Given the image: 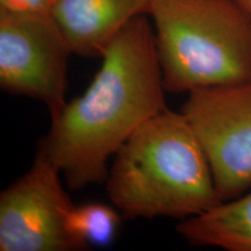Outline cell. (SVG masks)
Instances as JSON below:
<instances>
[{"mask_svg":"<svg viewBox=\"0 0 251 251\" xmlns=\"http://www.w3.org/2000/svg\"><path fill=\"white\" fill-rule=\"evenodd\" d=\"M45 150L0 194V251H85L68 227L74 202Z\"/></svg>","mask_w":251,"mask_h":251,"instance_id":"cell-6","label":"cell"},{"mask_svg":"<svg viewBox=\"0 0 251 251\" xmlns=\"http://www.w3.org/2000/svg\"><path fill=\"white\" fill-rule=\"evenodd\" d=\"M71 48L50 13L0 9V87L43 102L55 118L67 105Z\"/></svg>","mask_w":251,"mask_h":251,"instance_id":"cell-4","label":"cell"},{"mask_svg":"<svg viewBox=\"0 0 251 251\" xmlns=\"http://www.w3.org/2000/svg\"><path fill=\"white\" fill-rule=\"evenodd\" d=\"M235 1L251 17V0H235Z\"/></svg>","mask_w":251,"mask_h":251,"instance_id":"cell-11","label":"cell"},{"mask_svg":"<svg viewBox=\"0 0 251 251\" xmlns=\"http://www.w3.org/2000/svg\"><path fill=\"white\" fill-rule=\"evenodd\" d=\"M152 0H54L50 15L70 46L72 54L101 57L124 28L149 15Z\"/></svg>","mask_w":251,"mask_h":251,"instance_id":"cell-7","label":"cell"},{"mask_svg":"<svg viewBox=\"0 0 251 251\" xmlns=\"http://www.w3.org/2000/svg\"><path fill=\"white\" fill-rule=\"evenodd\" d=\"M180 112L205 150L220 201L251 188V78L188 92Z\"/></svg>","mask_w":251,"mask_h":251,"instance_id":"cell-5","label":"cell"},{"mask_svg":"<svg viewBox=\"0 0 251 251\" xmlns=\"http://www.w3.org/2000/svg\"><path fill=\"white\" fill-rule=\"evenodd\" d=\"M54 0H0L1 11L50 13Z\"/></svg>","mask_w":251,"mask_h":251,"instance_id":"cell-10","label":"cell"},{"mask_svg":"<svg viewBox=\"0 0 251 251\" xmlns=\"http://www.w3.org/2000/svg\"><path fill=\"white\" fill-rule=\"evenodd\" d=\"M149 15L166 92L251 78V17L235 0H152Z\"/></svg>","mask_w":251,"mask_h":251,"instance_id":"cell-3","label":"cell"},{"mask_svg":"<svg viewBox=\"0 0 251 251\" xmlns=\"http://www.w3.org/2000/svg\"><path fill=\"white\" fill-rule=\"evenodd\" d=\"M176 231L193 247L251 251V191L179 220Z\"/></svg>","mask_w":251,"mask_h":251,"instance_id":"cell-8","label":"cell"},{"mask_svg":"<svg viewBox=\"0 0 251 251\" xmlns=\"http://www.w3.org/2000/svg\"><path fill=\"white\" fill-rule=\"evenodd\" d=\"M127 220H184L220 199L201 143L181 112L169 108L146 121L113 157L105 180Z\"/></svg>","mask_w":251,"mask_h":251,"instance_id":"cell-2","label":"cell"},{"mask_svg":"<svg viewBox=\"0 0 251 251\" xmlns=\"http://www.w3.org/2000/svg\"><path fill=\"white\" fill-rule=\"evenodd\" d=\"M85 92L51 119L39 147L72 191L103 184L108 163L141 125L166 109L155 30L135 18L109 43Z\"/></svg>","mask_w":251,"mask_h":251,"instance_id":"cell-1","label":"cell"},{"mask_svg":"<svg viewBox=\"0 0 251 251\" xmlns=\"http://www.w3.org/2000/svg\"><path fill=\"white\" fill-rule=\"evenodd\" d=\"M121 213L100 202L72 207L68 227L76 240L87 249L91 246H108L115 238L121 224Z\"/></svg>","mask_w":251,"mask_h":251,"instance_id":"cell-9","label":"cell"}]
</instances>
